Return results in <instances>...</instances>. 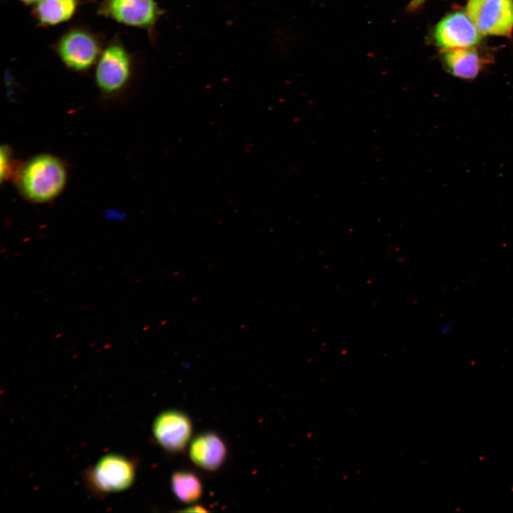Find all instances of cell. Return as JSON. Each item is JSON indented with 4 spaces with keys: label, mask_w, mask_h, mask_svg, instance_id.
<instances>
[{
    "label": "cell",
    "mask_w": 513,
    "mask_h": 513,
    "mask_svg": "<svg viewBox=\"0 0 513 513\" xmlns=\"http://www.w3.org/2000/svg\"><path fill=\"white\" fill-rule=\"evenodd\" d=\"M133 71L131 53L120 40H112L103 47L95 63V81L101 92L114 95L126 88Z\"/></svg>",
    "instance_id": "cell-2"
},
{
    "label": "cell",
    "mask_w": 513,
    "mask_h": 513,
    "mask_svg": "<svg viewBox=\"0 0 513 513\" xmlns=\"http://www.w3.org/2000/svg\"><path fill=\"white\" fill-rule=\"evenodd\" d=\"M98 11L102 16L150 34L164 13L155 0H103Z\"/></svg>",
    "instance_id": "cell-5"
},
{
    "label": "cell",
    "mask_w": 513,
    "mask_h": 513,
    "mask_svg": "<svg viewBox=\"0 0 513 513\" xmlns=\"http://www.w3.org/2000/svg\"><path fill=\"white\" fill-rule=\"evenodd\" d=\"M183 511H185V512H206L207 510L202 506L196 505V506L188 508Z\"/></svg>",
    "instance_id": "cell-15"
},
{
    "label": "cell",
    "mask_w": 513,
    "mask_h": 513,
    "mask_svg": "<svg viewBox=\"0 0 513 513\" xmlns=\"http://www.w3.org/2000/svg\"><path fill=\"white\" fill-rule=\"evenodd\" d=\"M227 456V447L220 437L212 432L196 437L190 447V457L200 467L215 470L221 467Z\"/></svg>",
    "instance_id": "cell-9"
},
{
    "label": "cell",
    "mask_w": 513,
    "mask_h": 513,
    "mask_svg": "<svg viewBox=\"0 0 513 513\" xmlns=\"http://www.w3.org/2000/svg\"><path fill=\"white\" fill-rule=\"evenodd\" d=\"M426 0H410L408 8L410 11H413L418 9Z\"/></svg>",
    "instance_id": "cell-14"
},
{
    "label": "cell",
    "mask_w": 513,
    "mask_h": 513,
    "mask_svg": "<svg viewBox=\"0 0 513 513\" xmlns=\"http://www.w3.org/2000/svg\"><path fill=\"white\" fill-rule=\"evenodd\" d=\"M10 152L9 148L2 147L1 150V178L4 179L8 176L10 165Z\"/></svg>",
    "instance_id": "cell-13"
},
{
    "label": "cell",
    "mask_w": 513,
    "mask_h": 513,
    "mask_svg": "<svg viewBox=\"0 0 513 513\" xmlns=\"http://www.w3.org/2000/svg\"><path fill=\"white\" fill-rule=\"evenodd\" d=\"M21 3L26 4V5H33L35 6L36 4H38L41 0H19Z\"/></svg>",
    "instance_id": "cell-16"
},
{
    "label": "cell",
    "mask_w": 513,
    "mask_h": 513,
    "mask_svg": "<svg viewBox=\"0 0 513 513\" xmlns=\"http://www.w3.org/2000/svg\"><path fill=\"white\" fill-rule=\"evenodd\" d=\"M135 477V467L130 460L117 455L102 457L94 467L91 480L102 492H118L128 488Z\"/></svg>",
    "instance_id": "cell-7"
},
{
    "label": "cell",
    "mask_w": 513,
    "mask_h": 513,
    "mask_svg": "<svg viewBox=\"0 0 513 513\" xmlns=\"http://www.w3.org/2000/svg\"><path fill=\"white\" fill-rule=\"evenodd\" d=\"M77 6L78 0H41L34 6L33 15L41 26H56L70 20Z\"/></svg>",
    "instance_id": "cell-11"
},
{
    "label": "cell",
    "mask_w": 513,
    "mask_h": 513,
    "mask_svg": "<svg viewBox=\"0 0 513 513\" xmlns=\"http://www.w3.org/2000/svg\"><path fill=\"white\" fill-rule=\"evenodd\" d=\"M66 177V170L61 160L51 155H39L23 165L19 186L30 201L47 202L62 192Z\"/></svg>",
    "instance_id": "cell-1"
},
{
    "label": "cell",
    "mask_w": 513,
    "mask_h": 513,
    "mask_svg": "<svg viewBox=\"0 0 513 513\" xmlns=\"http://www.w3.org/2000/svg\"><path fill=\"white\" fill-rule=\"evenodd\" d=\"M466 14L482 35L512 33L513 0H468Z\"/></svg>",
    "instance_id": "cell-4"
},
{
    "label": "cell",
    "mask_w": 513,
    "mask_h": 513,
    "mask_svg": "<svg viewBox=\"0 0 513 513\" xmlns=\"http://www.w3.org/2000/svg\"><path fill=\"white\" fill-rule=\"evenodd\" d=\"M171 484L175 494L182 502H193L202 495L201 482L193 472L184 470L175 472L172 475Z\"/></svg>",
    "instance_id": "cell-12"
},
{
    "label": "cell",
    "mask_w": 513,
    "mask_h": 513,
    "mask_svg": "<svg viewBox=\"0 0 513 513\" xmlns=\"http://www.w3.org/2000/svg\"><path fill=\"white\" fill-rule=\"evenodd\" d=\"M481 38L482 34L463 11H454L445 16L433 31L436 45L443 51L474 47Z\"/></svg>",
    "instance_id": "cell-6"
},
{
    "label": "cell",
    "mask_w": 513,
    "mask_h": 513,
    "mask_svg": "<svg viewBox=\"0 0 513 513\" xmlns=\"http://www.w3.org/2000/svg\"><path fill=\"white\" fill-rule=\"evenodd\" d=\"M442 62L451 75L463 80L475 79L482 67V61L474 47L443 51Z\"/></svg>",
    "instance_id": "cell-10"
},
{
    "label": "cell",
    "mask_w": 513,
    "mask_h": 513,
    "mask_svg": "<svg viewBox=\"0 0 513 513\" xmlns=\"http://www.w3.org/2000/svg\"><path fill=\"white\" fill-rule=\"evenodd\" d=\"M153 435L165 450L177 452L185 447L190 440L192 425L190 418L177 410L160 413L153 423Z\"/></svg>",
    "instance_id": "cell-8"
},
{
    "label": "cell",
    "mask_w": 513,
    "mask_h": 513,
    "mask_svg": "<svg viewBox=\"0 0 513 513\" xmlns=\"http://www.w3.org/2000/svg\"><path fill=\"white\" fill-rule=\"evenodd\" d=\"M103 47L95 33L86 27L73 26L58 38L55 51L66 67L81 72L97 63Z\"/></svg>",
    "instance_id": "cell-3"
}]
</instances>
